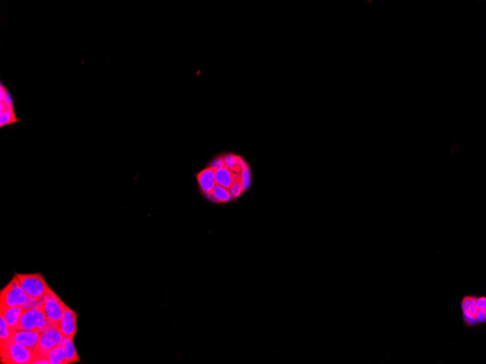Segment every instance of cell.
Segmentation results:
<instances>
[{
	"label": "cell",
	"mask_w": 486,
	"mask_h": 364,
	"mask_svg": "<svg viewBox=\"0 0 486 364\" xmlns=\"http://www.w3.org/2000/svg\"><path fill=\"white\" fill-rule=\"evenodd\" d=\"M1 363L33 364L36 360L34 350L13 342L10 338L0 344Z\"/></svg>",
	"instance_id": "1"
},
{
	"label": "cell",
	"mask_w": 486,
	"mask_h": 364,
	"mask_svg": "<svg viewBox=\"0 0 486 364\" xmlns=\"http://www.w3.org/2000/svg\"><path fill=\"white\" fill-rule=\"evenodd\" d=\"M57 327V324L45 316L43 309H24L16 330H40L42 333Z\"/></svg>",
	"instance_id": "2"
},
{
	"label": "cell",
	"mask_w": 486,
	"mask_h": 364,
	"mask_svg": "<svg viewBox=\"0 0 486 364\" xmlns=\"http://www.w3.org/2000/svg\"><path fill=\"white\" fill-rule=\"evenodd\" d=\"M19 283L26 295L40 300L52 290L48 286L41 273L37 274H15Z\"/></svg>",
	"instance_id": "3"
},
{
	"label": "cell",
	"mask_w": 486,
	"mask_h": 364,
	"mask_svg": "<svg viewBox=\"0 0 486 364\" xmlns=\"http://www.w3.org/2000/svg\"><path fill=\"white\" fill-rule=\"evenodd\" d=\"M29 297L23 290L15 275L8 284L0 292V307L19 305L24 308Z\"/></svg>",
	"instance_id": "4"
},
{
	"label": "cell",
	"mask_w": 486,
	"mask_h": 364,
	"mask_svg": "<svg viewBox=\"0 0 486 364\" xmlns=\"http://www.w3.org/2000/svg\"><path fill=\"white\" fill-rule=\"evenodd\" d=\"M20 122L15 114L14 101L6 86L0 82V127L13 126Z\"/></svg>",
	"instance_id": "5"
},
{
	"label": "cell",
	"mask_w": 486,
	"mask_h": 364,
	"mask_svg": "<svg viewBox=\"0 0 486 364\" xmlns=\"http://www.w3.org/2000/svg\"><path fill=\"white\" fill-rule=\"evenodd\" d=\"M40 300L45 316L58 324L62 318L66 304L53 291L44 295Z\"/></svg>",
	"instance_id": "6"
},
{
	"label": "cell",
	"mask_w": 486,
	"mask_h": 364,
	"mask_svg": "<svg viewBox=\"0 0 486 364\" xmlns=\"http://www.w3.org/2000/svg\"><path fill=\"white\" fill-rule=\"evenodd\" d=\"M64 336L61 333L57 327L45 331L40 335L38 346L34 348L37 353V358L40 357H47L50 350L59 346L62 342ZM36 358V359H37Z\"/></svg>",
	"instance_id": "7"
},
{
	"label": "cell",
	"mask_w": 486,
	"mask_h": 364,
	"mask_svg": "<svg viewBox=\"0 0 486 364\" xmlns=\"http://www.w3.org/2000/svg\"><path fill=\"white\" fill-rule=\"evenodd\" d=\"M77 313L66 305L62 318L58 323V328L64 337L74 339L77 331Z\"/></svg>",
	"instance_id": "8"
},
{
	"label": "cell",
	"mask_w": 486,
	"mask_h": 364,
	"mask_svg": "<svg viewBox=\"0 0 486 364\" xmlns=\"http://www.w3.org/2000/svg\"><path fill=\"white\" fill-rule=\"evenodd\" d=\"M41 334L42 332L40 330H15L12 332L10 339L13 342L34 350L38 346Z\"/></svg>",
	"instance_id": "9"
},
{
	"label": "cell",
	"mask_w": 486,
	"mask_h": 364,
	"mask_svg": "<svg viewBox=\"0 0 486 364\" xmlns=\"http://www.w3.org/2000/svg\"><path fill=\"white\" fill-rule=\"evenodd\" d=\"M24 311L22 306L13 307H0V314L3 316L8 323L9 328L13 331L16 330L17 323Z\"/></svg>",
	"instance_id": "10"
},
{
	"label": "cell",
	"mask_w": 486,
	"mask_h": 364,
	"mask_svg": "<svg viewBox=\"0 0 486 364\" xmlns=\"http://www.w3.org/2000/svg\"><path fill=\"white\" fill-rule=\"evenodd\" d=\"M215 183L229 189L235 181H240V175L233 173L227 168L223 167L215 173Z\"/></svg>",
	"instance_id": "11"
},
{
	"label": "cell",
	"mask_w": 486,
	"mask_h": 364,
	"mask_svg": "<svg viewBox=\"0 0 486 364\" xmlns=\"http://www.w3.org/2000/svg\"><path fill=\"white\" fill-rule=\"evenodd\" d=\"M215 173L211 168H207L197 175L198 183L203 191L210 195L215 184Z\"/></svg>",
	"instance_id": "12"
},
{
	"label": "cell",
	"mask_w": 486,
	"mask_h": 364,
	"mask_svg": "<svg viewBox=\"0 0 486 364\" xmlns=\"http://www.w3.org/2000/svg\"><path fill=\"white\" fill-rule=\"evenodd\" d=\"M61 344L64 348V364L77 363V362L80 361L78 353H77L75 344H74L73 339L69 338V337H64V339H63L62 342H61Z\"/></svg>",
	"instance_id": "13"
},
{
	"label": "cell",
	"mask_w": 486,
	"mask_h": 364,
	"mask_svg": "<svg viewBox=\"0 0 486 364\" xmlns=\"http://www.w3.org/2000/svg\"><path fill=\"white\" fill-rule=\"evenodd\" d=\"M461 309H462L464 316L475 318V315L478 311L476 304V298L472 297H465L461 303Z\"/></svg>",
	"instance_id": "14"
},
{
	"label": "cell",
	"mask_w": 486,
	"mask_h": 364,
	"mask_svg": "<svg viewBox=\"0 0 486 364\" xmlns=\"http://www.w3.org/2000/svg\"><path fill=\"white\" fill-rule=\"evenodd\" d=\"M47 359L50 364H64L65 353L64 348L59 344L52 348L47 355Z\"/></svg>",
	"instance_id": "15"
},
{
	"label": "cell",
	"mask_w": 486,
	"mask_h": 364,
	"mask_svg": "<svg viewBox=\"0 0 486 364\" xmlns=\"http://www.w3.org/2000/svg\"><path fill=\"white\" fill-rule=\"evenodd\" d=\"M208 196L214 200L220 202H226L231 199V196L228 189L218 184H215L213 190H212L211 193Z\"/></svg>",
	"instance_id": "16"
},
{
	"label": "cell",
	"mask_w": 486,
	"mask_h": 364,
	"mask_svg": "<svg viewBox=\"0 0 486 364\" xmlns=\"http://www.w3.org/2000/svg\"><path fill=\"white\" fill-rule=\"evenodd\" d=\"M0 344H3L10 337L12 330L9 328L8 323L3 316L0 314Z\"/></svg>",
	"instance_id": "17"
},
{
	"label": "cell",
	"mask_w": 486,
	"mask_h": 364,
	"mask_svg": "<svg viewBox=\"0 0 486 364\" xmlns=\"http://www.w3.org/2000/svg\"><path fill=\"white\" fill-rule=\"evenodd\" d=\"M240 157L232 155H226L224 157V167L227 168L229 170L233 173H238L240 171L238 168V159Z\"/></svg>",
	"instance_id": "18"
},
{
	"label": "cell",
	"mask_w": 486,
	"mask_h": 364,
	"mask_svg": "<svg viewBox=\"0 0 486 364\" xmlns=\"http://www.w3.org/2000/svg\"><path fill=\"white\" fill-rule=\"evenodd\" d=\"M250 170H249L248 168L247 167L243 169V170L241 171V173H240V183H241L243 190H246V189L248 188L249 185H250Z\"/></svg>",
	"instance_id": "19"
},
{
	"label": "cell",
	"mask_w": 486,
	"mask_h": 364,
	"mask_svg": "<svg viewBox=\"0 0 486 364\" xmlns=\"http://www.w3.org/2000/svg\"><path fill=\"white\" fill-rule=\"evenodd\" d=\"M229 190V193L230 194L231 197L236 198L239 197L240 194L243 191V189L242 187L241 183L240 181H235L230 188L228 189Z\"/></svg>",
	"instance_id": "20"
},
{
	"label": "cell",
	"mask_w": 486,
	"mask_h": 364,
	"mask_svg": "<svg viewBox=\"0 0 486 364\" xmlns=\"http://www.w3.org/2000/svg\"><path fill=\"white\" fill-rule=\"evenodd\" d=\"M223 167H224V159L222 157H219V158L213 160L210 166V168H211L214 171L219 170Z\"/></svg>",
	"instance_id": "21"
},
{
	"label": "cell",
	"mask_w": 486,
	"mask_h": 364,
	"mask_svg": "<svg viewBox=\"0 0 486 364\" xmlns=\"http://www.w3.org/2000/svg\"><path fill=\"white\" fill-rule=\"evenodd\" d=\"M475 319H476L477 323H483V322H485L486 320L485 311H482V310H478V312H477L476 315H475Z\"/></svg>",
	"instance_id": "22"
},
{
	"label": "cell",
	"mask_w": 486,
	"mask_h": 364,
	"mask_svg": "<svg viewBox=\"0 0 486 364\" xmlns=\"http://www.w3.org/2000/svg\"><path fill=\"white\" fill-rule=\"evenodd\" d=\"M476 304L478 310H482V311H486V299L485 297H480V298L476 299Z\"/></svg>",
	"instance_id": "23"
},
{
	"label": "cell",
	"mask_w": 486,
	"mask_h": 364,
	"mask_svg": "<svg viewBox=\"0 0 486 364\" xmlns=\"http://www.w3.org/2000/svg\"><path fill=\"white\" fill-rule=\"evenodd\" d=\"M464 321L466 323L470 325H475L477 323L476 319L475 317H468V316H464Z\"/></svg>",
	"instance_id": "24"
},
{
	"label": "cell",
	"mask_w": 486,
	"mask_h": 364,
	"mask_svg": "<svg viewBox=\"0 0 486 364\" xmlns=\"http://www.w3.org/2000/svg\"><path fill=\"white\" fill-rule=\"evenodd\" d=\"M246 167H247L246 163L244 162L243 159H242L241 158H239V159H238V169H239V170L241 171L242 170H243V169H245V168H246Z\"/></svg>",
	"instance_id": "25"
}]
</instances>
